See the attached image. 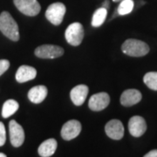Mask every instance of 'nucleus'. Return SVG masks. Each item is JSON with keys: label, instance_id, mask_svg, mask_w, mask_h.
Returning <instances> with one entry per match:
<instances>
[{"label": "nucleus", "instance_id": "423d86ee", "mask_svg": "<svg viewBox=\"0 0 157 157\" xmlns=\"http://www.w3.org/2000/svg\"><path fill=\"white\" fill-rule=\"evenodd\" d=\"M34 53L40 59H56L64 54V49L59 45H43L37 47Z\"/></svg>", "mask_w": 157, "mask_h": 157}, {"label": "nucleus", "instance_id": "2eb2a0df", "mask_svg": "<svg viewBox=\"0 0 157 157\" xmlns=\"http://www.w3.org/2000/svg\"><path fill=\"white\" fill-rule=\"evenodd\" d=\"M47 93L48 90L45 86H35L29 91L28 99L34 104H39L46 98Z\"/></svg>", "mask_w": 157, "mask_h": 157}, {"label": "nucleus", "instance_id": "9d476101", "mask_svg": "<svg viewBox=\"0 0 157 157\" xmlns=\"http://www.w3.org/2000/svg\"><path fill=\"white\" fill-rule=\"evenodd\" d=\"M107 135L113 140H119L124 136V126L119 120H111L105 126Z\"/></svg>", "mask_w": 157, "mask_h": 157}, {"label": "nucleus", "instance_id": "6e6552de", "mask_svg": "<svg viewBox=\"0 0 157 157\" xmlns=\"http://www.w3.org/2000/svg\"><path fill=\"white\" fill-rule=\"evenodd\" d=\"M81 124L77 120H71L63 125L61 137L65 140H71L76 138L81 132Z\"/></svg>", "mask_w": 157, "mask_h": 157}, {"label": "nucleus", "instance_id": "4be33fe9", "mask_svg": "<svg viewBox=\"0 0 157 157\" xmlns=\"http://www.w3.org/2000/svg\"><path fill=\"white\" fill-rule=\"evenodd\" d=\"M10 67V62L7 59H0V76L6 73Z\"/></svg>", "mask_w": 157, "mask_h": 157}, {"label": "nucleus", "instance_id": "7ed1b4c3", "mask_svg": "<svg viewBox=\"0 0 157 157\" xmlns=\"http://www.w3.org/2000/svg\"><path fill=\"white\" fill-rule=\"evenodd\" d=\"M67 8L64 4L57 2L48 6L45 11V17L54 25H59L64 19Z\"/></svg>", "mask_w": 157, "mask_h": 157}, {"label": "nucleus", "instance_id": "f3484780", "mask_svg": "<svg viewBox=\"0 0 157 157\" xmlns=\"http://www.w3.org/2000/svg\"><path fill=\"white\" fill-rule=\"evenodd\" d=\"M19 104L15 100H7L3 105L2 116L3 118H9L13 115L18 110Z\"/></svg>", "mask_w": 157, "mask_h": 157}, {"label": "nucleus", "instance_id": "412c9836", "mask_svg": "<svg viewBox=\"0 0 157 157\" xmlns=\"http://www.w3.org/2000/svg\"><path fill=\"white\" fill-rule=\"evenodd\" d=\"M6 141V127L3 122H0V147L4 146Z\"/></svg>", "mask_w": 157, "mask_h": 157}, {"label": "nucleus", "instance_id": "1a4fd4ad", "mask_svg": "<svg viewBox=\"0 0 157 157\" xmlns=\"http://www.w3.org/2000/svg\"><path fill=\"white\" fill-rule=\"evenodd\" d=\"M109 103H110V96L105 92H101L91 96L88 101V107L92 111L99 112L105 109L109 105Z\"/></svg>", "mask_w": 157, "mask_h": 157}, {"label": "nucleus", "instance_id": "f03ea898", "mask_svg": "<svg viewBox=\"0 0 157 157\" xmlns=\"http://www.w3.org/2000/svg\"><path fill=\"white\" fill-rule=\"evenodd\" d=\"M123 53L131 57H142L149 52V46L139 39H127L121 46Z\"/></svg>", "mask_w": 157, "mask_h": 157}, {"label": "nucleus", "instance_id": "5701e85b", "mask_svg": "<svg viewBox=\"0 0 157 157\" xmlns=\"http://www.w3.org/2000/svg\"><path fill=\"white\" fill-rule=\"evenodd\" d=\"M143 157H157V149H154L146 154Z\"/></svg>", "mask_w": 157, "mask_h": 157}, {"label": "nucleus", "instance_id": "39448f33", "mask_svg": "<svg viewBox=\"0 0 157 157\" xmlns=\"http://www.w3.org/2000/svg\"><path fill=\"white\" fill-rule=\"evenodd\" d=\"M17 9L23 14L34 17L40 12L41 6L37 0H13Z\"/></svg>", "mask_w": 157, "mask_h": 157}, {"label": "nucleus", "instance_id": "0eeeda50", "mask_svg": "<svg viewBox=\"0 0 157 157\" xmlns=\"http://www.w3.org/2000/svg\"><path fill=\"white\" fill-rule=\"evenodd\" d=\"M9 133L11 145L14 147L22 146L25 141V131L22 126L17 123L15 120H11L9 122Z\"/></svg>", "mask_w": 157, "mask_h": 157}, {"label": "nucleus", "instance_id": "aec40b11", "mask_svg": "<svg viewBox=\"0 0 157 157\" xmlns=\"http://www.w3.org/2000/svg\"><path fill=\"white\" fill-rule=\"evenodd\" d=\"M143 81L148 88L157 91V72H149L146 73L143 77Z\"/></svg>", "mask_w": 157, "mask_h": 157}, {"label": "nucleus", "instance_id": "393cba45", "mask_svg": "<svg viewBox=\"0 0 157 157\" xmlns=\"http://www.w3.org/2000/svg\"><path fill=\"white\" fill-rule=\"evenodd\" d=\"M113 2H121V1H122V0H113Z\"/></svg>", "mask_w": 157, "mask_h": 157}, {"label": "nucleus", "instance_id": "9b49d317", "mask_svg": "<svg viewBox=\"0 0 157 157\" xmlns=\"http://www.w3.org/2000/svg\"><path fill=\"white\" fill-rule=\"evenodd\" d=\"M128 130L130 135L134 137H140L145 134L147 130V123L144 118L135 115L128 121Z\"/></svg>", "mask_w": 157, "mask_h": 157}, {"label": "nucleus", "instance_id": "f257e3e1", "mask_svg": "<svg viewBox=\"0 0 157 157\" xmlns=\"http://www.w3.org/2000/svg\"><path fill=\"white\" fill-rule=\"evenodd\" d=\"M0 31L12 41L19 40L18 25L8 11H3L0 14Z\"/></svg>", "mask_w": 157, "mask_h": 157}, {"label": "nucleus", "instance_id": "ddd939ff", "mask_svg": "<svg viewBox=\"0 0 157 157\" xmlns=\"http://www.w3.org/2000/svg\"><path fill=\"white\" fill-rule=\"evenodd\" d=\"M88 87L86 85H78L71 90V100L75 106H81L86 101L88 94Z\"/></svg>", "mask_w": 157, "mask_h": 157}, {"label": "nucleus", "instance_id": "b1692460", "mask_svg": "<svg viewBox=\"0 0 157 157\" xmlns=\"http://www.w3.org/2000/svg\"><path fill=\"white\" fill-rule=\"evenodd\" d=\"M0 157H7L6 155H5L4 153H0Z\"/></svg>", "mask_w": 157, "mask_h": 157}, {"label": "nucleus", "instance_id": "20e7f679", "mask_svg": "<svg viewBox=\"0 0 157 157\" xmlns=\"http://www.w3.org/2000/svg\"><path fill=\"white\" fill-rule=\"evenodd\" d=\"M65 36L68 44L73 46H78L81 44L84 38L83 25L78 22L71 24L66 30Z\"/></svg>", "mask_w": 157, "mask_h": 157}, {"label": "nucleus", "instance_id": "f8f14e48", "mask_svg": "<svg viewBox=\"0 0 157 157\" xmlns=\"http://www.w3.org/2000/svg\"><path fill=\"white\" fill-rule=\"evenodd\" d=\"M142 98L140 91L136 89H128L124 91L121 96V104L124 107H132L139 103Z\"/></svg>", "mask_w": 157, "mask_h": 157}, {"label": "nucleus", "instance_id": "a211bd4d", "mask_svg": "<svg viewBox=\"0 0 157 157\" xmlns=\"http://www.w3.org/2000/svg\"><path fill=\"white\" fill-rule=\"evenodd\" d=\"M107 15V8H105V7H101V8H99L98 10H96L95 12L94 13L93 18H92V25L94 27L101 26L104 23V21L106 20Z\"/></svg>", "mask_w": 157, "mask_h": 157}, {"label": "nucleus", "instance_id": "dca6fc26", "mask_svg": "<svg viewBox=\"0 0 157 157\" xmlns=\"http://www.w3.org/2000/svg\"><path fill=\"white\" fill-rule=\"evenodd\" d=\"M58 142L55 139H48L43 141L38 148V153L41 157L52 156L57 149Z\"/></svg>", "mask_w": 157, "mask_h": 157}, {"label": "nucleus", "instance_id": "4468645a", "mask_svg": "<svg viewBox=\"0 0 157 157\" xmlns=\"http://www.w3.org/2000/svg\"><path fill=\"white\" fill-rule=\"evenodd\" d=\"M37 76V71L33 67L21 66L16 73V80L18 83H25L29 80H33Z\"/></svg>", "mask_w": 157, "mask_h": 157}, {"label": "nucleus", "instance_id": "6ab92c4d", "mask_svg": "<svg viewBox=\"0 0 157 157\" xmlns=\"http://www.w3.org/2000/svg\"><path fill=\"white\" fill-rule=\"evenodd\" d=\"M134 6H135V3L133 0H122V1H121V4L119 5V7L117 9L118 14L121 16L129 14L133 11Z\"/></svg>", "mask_w": 157, "mask_h": 157}]
</instances>
